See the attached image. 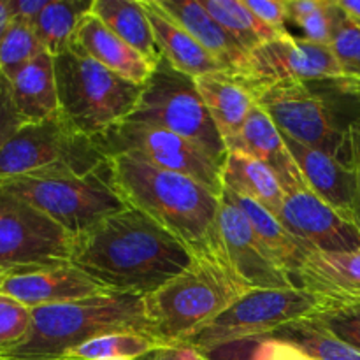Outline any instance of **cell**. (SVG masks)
<instances>
[{
    "mask_svg": "<svg viewBox=\"0 0 360 360\" xmlns=\"http://www.w3.org/2000/svg\"><path fill=\"white\" fill-rule=\"evenodd\" d=\"M294 285L333 304L336 311L360 308V250L323 252L306 246Z\"/></svg>",
    "mask_w": 360,
    "mask_h": 360,
    "instance_id": "17",
    "label": "cell"
},
{
    "mask_svg": "<svg viewBox=\"0 0 360 360\" xmlns=\"http://www.w3.org/2000/svg\"><path fill=\"white\" fill-rule=\"evenodd\" d=\"M97 143L105 157L118 153L136 155L157 167L195 179L217 197L224 193L221 165L202 148L178 134L144 123L123 122Z\"/></svg>",
    "mask_w": 360,
    "mask_h": 360,
    "instance_id": "12",
    "label": "cell"
},
{
    "mask_svg": "<svg viewBox=\"0 0 360 360\" xmlns=\"http://www.w3.org/2000/svg\"><path fill=\"white\" fill-rule=\"evenodd\" d=\"M0 192L42 211L72 238L127 207L109 181L108 162L84 174L69 169H46L0 179Z\"/></svg>",
    "mask_w": 360,
    "mask_h": 360,
    "instance_id": "6",
    "label": "cell"
},
{
    "mask_svg": "<svg viewBox=\"0 0 360 360\" xmlns=\"http://www.w3.org/2000/svg\"><path fill=\"white\" fill-rule=\"evenodd\" d=\"M146 9L148 20L153 28L155 42L162 56L179 72L190 77H199L204 74L220 72L225 69L172 18H169L155 0H141Z\"/></svg>",
    "mask_w": 360,
    "mask_h": 360,
    "instance_id": "22",
    "label": "cell"
},
{
    "mask_svg": "<svg viewBox=\"0 0 360 360\" xmlns=\"http://www.w3.org/2000/svg\"><path fill=\"white\" fill-rule=\"evenodd\" d=\"M248 9L276 34L287 35V0H245Z\"/></svg>",
    "mask_w": 360,
    "mask_h": 360,
    "instance_id": "39",
    "label": "cell"
},
{
    "mask_svg": "<svg viewBox=\"0 0 360 360\" xmlns=\"http://www.w3.org/2000/svg\"><path fill=\"white\" fill-rule=\"evenodd\" d=\"M42 51L46 49L35 35L34 27L25 21L13 20L9 30L0 41V74L11 81Z\"/></svg>",
    "mask_w": 360,
    "mask_h": 360,
    "instance_id": "33",
    "label": "cell"
},
{
    "mask_svg": "<svg viewBox=\"0 0 360 360\" xmlns=\"http://www.w3.org/2000/svg\"><path fill=\"white\" fill-rule=\"evenodd\" d=\"M91 13L123 42L157 67L162 53L155 42L153 28L143 2L136 0H94Z\"/></svg>",
    "mask_w": 360,
    "mask_h": 360,
    "instance_id": "26",
    "label": "cell"
},
{
    "mask_svg": "<svg viewBox=\"0 0 360 360\" xmlns=\"http://www.w3.org/2000/svg\"><path fill=\"white\" fill-rule=\"evenodd\" d=\"M278 178L283 190L278 220L294 238L323 252L360 250L357 227L309 188L297 164Z\"/></svg>",
    "mask_w": 360,
    "mask_h": 360,
    "instance_id": "13",
    "label": "cell"
},
{
    "mask_svg": "<svg viewBox=\"0 0 360 360\" xmlns=\"http://www.w3.org/2000/svg\"><path fill=\"white\" fill-rule=\"evenodd\" d=\"M101 292L105 288L70 262L7 273L0 280V294L28 309L77 301Z\"/></svg>",
    "mask_w": 360,
    "mask_h": 360,
    "instance_id": "16",
    "label": "cell"
},
{
    "mask_svg": "<svg viewBox=\"0 0 360 360\" xmlns=\"http://www.w3.org/2000/svg\"><path fill=\"white\" fill-rule=\"evenodd\" d=\"M347 162L354 174V225L360 234V116L347 125Z\"/></svg>",
    "mask_w": 360,
    "mask_h": 360,
    "instance_id": "38",
    "label": "cell"
},
{
    "mask_svg": "<svg viewBox=\"0 0 360 360\" xmlns=\"http://www.w3.org/2000/svg\"><path fill=\"white\" fill-rule=\"evenodd\" d=\"M74 238L30 204L0 192V267L4 273L69 264Z\"/></svg>",
    "mask_w": 360,
    "mask_h": 360,
    "instance_id": "11",
    "label": "cell"
},
{
    "mask_svg": "<svg viewBox=\"0 0 360 360\" xmlns=\"http://www.w3.org/2000/svg\"><path fill=\"white\" fill-rule=\"evenodd\" d=\"M111 333L153 336L143 295L105 290L77 301L34 308L30 330L4 359L60 360L72 348Z\"/></svg>",
    "mask_w": 360,
    "mask_h": 360,
    "instance_id": "4",
    "label": "cell"
},
{
    "mask_svg": "<svg viewBox=\"0 0 360 360\" xmlns=\"http://www.w3.org/2000/svg\"><path fill=\"white\" fill-rule=\"evenodd\" d=\"M60 360H67V359H60Z\"/></svg>",
    "mask_w": 360,
    "mask_h": 360,
    "instance_id": "48",
    "label": "cell"
},
{
    "mask_svg": "<svg viewBox=\"0 0 360 360\" xmlns=\"http://www.w3.org/2000/svg\"><path fill=\"white\" fill-rule=\"evenodd\" d=\"M91 4L83 0H49L34 23L35 35L49 55L56 56L69 48L81 18L91 9Z\"/></svg>",
    "mask_w": 360,
    "mask_h": 360,
    "instance_id": "29",
    "label": "cell"
},
{
    "mask_svg": "<svg viewBox=\"0 0 360 360\" xmlns=\"http://www.w3.org/2000/svg\"><path fill=\"white\" fill-rule=\"evenodd\" d=\"M217 236L225 260L248 288L295 287L264 248L245 213L225 193H221L218 207Z\"/></svg>",
    "mask_w": 360,
    "mask_h": 360,
    "instance_id": "15",
    "label": "cell"
},
{
    "mask_svg": "<svg viewBox=\"0 0 360 360\" xmlns=\"http://www.w3.org/2000/svg\"><path fill=\"white\" fill-rule=\"evenodd\" d=\"M250 290L253 288L236 276L221 248L193 255L183 273L144 297L151 334L167 347L188 345Z\"/></svg>",
    "mask_w": 360,
    "mask_h": 360,
    "instance_id": "3",
    "label": "cell"
},
{
    "mask_svg": "<svg viewBox=\"0 0 360 360\" xmlns=\"http://www.w3.org/2000/svg\"><path fill=\"white\" fill-rule=\"evenodd\" d=\"M139 360H202V355L190 345H176V347L158 348Z\"/></svg>",
    "mask_w": 360,
    "mask_h": 360,
    "instance_id": "42",
    "label": "cell"
},
{
    "mask_svg": "<svg viewBox=\"0 0 360 360\" xmlns=\"http://www.w3.org/2000/svg\"><path fill=\"white\" fill-rule=\"evenodd\" d=\"M323 326L360 352V308L340 309L320 316Z\"/></svg>",
    "mask_w": 360,
    "mask_h": 360,
    "instance_id": "37",
    "label": "cell"
},
{
    "mask_svg": "<svg viewBox=\"0 0 360 360\" xmlns=\"http://www.w3.org/2000/svg\"><path fill=\"white\" fill-rule=\"evenodd\" d=\"M158 7L185 28L218 63L225 72L239 76L248 55L239 48L229 32L211 16L200 0H155Z\"/></svg>",
    "mask_w": 360,
    "mask_h": 360,
    "instance_id": "19",
    "label": "cell"
},
{
    "mask_svg": "<svg viewBox=\"0 0 360 360\" xmlns=\"http://www.w3.org/2000/svg\"><path fill=\"white\" fill-rule=\"evenodd\" d=\"M157 338L143 333H111L94 338L65 354L67 360H111L129 359L139 360L151 352L164 348Z\"/></svg>",
    "mask_w": 360,
    "mask_h": 360,
    "instance_id": "31",
    "label": "cell"
},
{
    "mask_svg": "<svg viewBox=\"0 0 360 360\" xmlns=\"http://www.w3.org/2000/svg\"><path fill=\"white\" fill-rule=\"evenodd\" d=\"M0 360H7V359H4V357H0Z\"/></svg>",
    "mask_w": 360,
    "mask_h": 360,
    "instance_id": "47",
    "label": "cell"
},
{
    "mask_svg": "<svg viewBox=\"0 0 360 360\" xmlns=\"http://www.w3.org/2000/svg\"><path fill=\"white\" fill-rule=\"evenodd\" d=\"M53 60L60 115L77 134L101 141L129 120L143 86L105 69L74 42Z\"/></svg>",
    "mask_w": 360,
    "mask_h": 360,
    "instance_id": "5",
    "label": "cell"
},
{
    "mask_svg": "<svg viewBox=\"0 0 360 360\" xmlns=\"http://www.w3.org/2000/svg\"><path fill=\"white\" fill-rule=\"evenodd\" d=\"M329 48L333 49L347 77L350 95L360 101V27L343 13L338 0L334 7L333 37Z\"/></svg>",
    "mask_w": 360,
    "mask_h": 360,
    "instance_id": "32",
    "label": "cell"
},
{
    "mask_svg": "<svg viewBox=\"0 0 360 360\" xmlns=\"http://www.w3.org/2000/svg\"><path fill=\"white\" fill-rule=\"evenodd\" d=\"M285 143L309 188L354 224V174L348 162L287 137Z\"/></svg>",
    "mask_w": 360,
    "mask_h": 360,
    "instance_id": "18",
    "label": "cell"
},
{
    "mask_svg": "<svg viewBox=\"0 0 360 360\" xmlns=\"http://www.w3.org/2000/svg\"><path fill=\"white\" fill-rule=\"evenodd\" d=\"M246 86L283 137L334 157L343 158L341 155L347 153V129L338 125L326 98L306 81L283 79Z\"/></svg>",
    "mask_w": 360,
    "mask_h": 360,
    "instance_id": "10",
    "label": "cell"
},
{
    "mask_svg": "<svg viewBox=\"0 0 360 360\" xmlns=\"http://www.w3.org/2000/svg\"><path fill=\"white\" fill-rule=\"evenodd\" d=\"M333 311V304L302 288H253L188 345L207 357L221 348L264 340L285 327Z\"/></svg>",
    "mask_w": 360,
    "mask_h": 360,
    "instance_id": "7",
    "label": "cell"
},
{
    "mask_svg": "<svg viewBox=\"0 0 360 360\" xmlns=\"http://www.w3.org/2000/svg\"><path fill=\"white\" fill-rule=\"evenodd\" d=\"M315 360H360V352L327 329L320 319L304 320L273 334Z\"/></svg>",
    "mask_w": 360,
    "mask_h": 360,
    "instance_id": "30",
    "label": "cell"
},
{
    "mask_svg": "<svg viewBox=\"0 0 360 360\" xmlns=\"http://www.w3.org/2000/svg\"><path fill=\"white\" fill-rule=\"evenodd\" d=\"M343 13L360 27V0H338Z\"/></svg>",
    "mask_w": 360,
    "mask_h": 360,
    "instance_id": "43",
    "label": "cell"
},
{
    "mask_svg": "<svg viewBox=\"0 0 360 360\" xmlns=\"http://www.w3.org/2000/svg\"><path fill=\"white\" fill-rule=\"evenodd\" d=\"M246 84L274 83L283 79L329 81L334 88L350 95V86L329 46L287 34L266 42L246 60L239 74Z\"/></svg>",
    "mask_w": 360,
    "mask_h": 360,
    "instance_id": "14",
    "label": "cell"
},
{
    "mask_svg": "<svg viewBox=\"0 0 360 360\" xmlns=\"http://www.w3.org/2000/svg\"><path fill=\"white\" fill-rule=\"evenodd\" d=\"M74 44L79 46L86 55L97 60L101 65L111 72L144 86L150 79L155 65H151L143 55L123 42L118 35L112 34L91 9L81 18L72 37Z\"/></svg>",
    "mask_w": 360,
    "mask_h": 360,
    "instance_id": "20",
    "label": "cell"
},
{
    "mask_svg": "<svg viewBox=\"0 0 360 360\" xmlns=\"http://www.w3.org/2000/svg\"><path fill=\"white\" fill-rule=\"evenodd\" d=\"M13 101L25 123H37L60 112L55 60L48 51L35 56L11 79Z\"/></svg>",
    "mask_w": 360,
    "mask_h": 360,
    "instance_id": "23",
    "label": "cell"
},
{
    "mask_svg": "<svg viewBox=\"0 0 360 360\" xmlns=\"http://www.w3.org/2000/svg\"><path fill=\"white\" fill-rule=\"evenodd\" d=\"M202 360H206V359H204V357H202Z\"/></svg>",
    "mask_w": 360,
    "mask_h": 360,
    "instance_id": "49",
    "label": "cell"
},
{
    "mask_svg": "<svg viewBox=\"0 0 360 360\" xmlns=\"http://www.w3.org/2000/svg\"><path fill=\"white\" fill-rule=\"evenodd\" d=\"M13 13H11V7L7 0H0V41L6 35V32L9 30L11 23H13Z\"/></svg>",
    "mask_w": 360,
    "mask_h": 360,
    "instance_id": "44",
    "label": "cell"
},
{
    "mask_svg": "<svg viewBox=\"0 0 360 360\" xmlns=\"http://www.w3.org/2000/svg\"><path fill=\"white\" fill-rule=\"evenodd\" d=\"M7 2H9L14 20L25 21V23H30L34 27L35 20L44 11L49 0H7Z\"/></svg>",
    "mask_w": 360,
    "mask_h": 360,
    "instance_id": "41",
    "label": "cell"
},
{
    "mask_svg": "<svg viewBox=\"0 0 360 360\" xmlns=\"http://www.w3.org/2000/svg\"><path fill=\"white\" fill-rule=\"evenodd\" d=\"M32 309L0 294V357L16 348L30 330Z\"/></svg>",
    "mask_w": 360,
    "mask_h": 360,
    "instance_id": "34",
    "label": "cell"
},
{
    "mask_svg": "<svg viewBox=\"0 0 360 360\" xmlns=\"http://www.w3.org/2000/svg\"><path fill=\"white\" fill-rule=\"evenodd\" d=\"M224 188L248 197L278 217L283 204V190L276 172L259 158L241 150H229L221 167Z\"/></svg>",
    "mask_w": 360,
    "mask_h": 360,
    "instance_id": "24",
    "label": "cell"
},
{
    "mask_svg": "<svg viewBox=\"0 0 360 360\" xmlns=\"http://www.w3.org/2000/svg\"><path fill=\"white\" fill-rule=\"evenodd\" d=\"M229 150H241L269 165L278 176L295 164L288 151L285 137L266 111L255 102L243 125L241 134ZM227 150V151H229Z\"/></svg>",
    "mask_w": 360,
    "mask_h": 360,
    "instance_id": "27",
    "label": "cell"
},
{
    "mask_svg": "<svg viewBox=\"0 0 360 360\" xmlns=\"http://www.w3.org/2000/svg\"><path fill=\"white\" fill-rule=\"evenodd\" d=\"M108 174L127 206L146 214L192 255L220 250L217 217L221 197L206 186L129 153L108 157Z\"/></svg>",
    "mask_w": 360,
    "mask_h": 360,
    "instance_id": "2",
    "label": "cell"
},
{
    "mask_svg": "<svg viewBox=\"0 0 360 360\" xmlns=\"http://www.w3.org/2000/svg\"><path fill=\"white\" fill-rule=\"evenodd\" d=\"M111 360H129V359H111Z\"/></svg>",
    "mask_w": 360,
    "mask_h": 360,
    "instance_id": "46",
    "label": "cell"
},
{
    "mask_svg": "<svg viewBox=\"0 0 360 360\" xmlns=\"http://www.w3.org/2000/svg\"><path fill=\"white\" fill-rule=\"evenodd\" d=\"M25 125L13 101L11 81L0 74V146Z\"/></svg>",
    "mask_w": 360,
    "mask_h": 360,
    "instance_id": "40",
    "label": "cell"
},
{
    "mask_svg": "<svg viewBox=\"0 0 360 360\" xmlns=\"http://www.w3.org/2000/svg\"><path fill=\"white\" fill-rule=\"evenodd\" d=\"M334 7H336V0H322V4L313 13L299 18L297 21H294V25L301 28L304 39L316 44L329 46L330 37H333Z\"/></svg>",
    "mask_w": 360,
    "mask_h": 360,
    "instance_id": "36",
    "label": "cell"
},
{
    "mask_svg": "<svg viewBox=\"0 0 360 360\" xmlns=\"http://www.w3.org/2000/svg\"><path fill=\"white\" fill-rule=\"evenodd\" d=\"M192 259L185 245L127 206L74 238L70 264L105 290L146 297L183 273Z\"/></svg>",
    "mask_w": 360,
    "mask_h": 360,
    "instance_id": "1",
    "label": "cell"
},
{
    "mask_svg": "<svg viewBox=\"0 0 360 360\" xmlns=\"http://www.w3.org/2000/svg\"><path fill=\"white\" fill-rule=\"evenodd\" d=\"M195 86L229 150L255 105L253 94L245 81L224 70L195 77Z\"/></svg>",
    "mask_w": 360,
    "mask_h": 360,
    "instance_id": "21",
    "label": "cell"
},
{
    "mask_svg": "<svg viewBox=\"0 0 360 360\" xmlns=\"http://www.w3.org/2000/svg\"><path fill=\"white\" fill-rule=\"evenodd\" d=\"M4 276H6V273H4V269H2V267H0V280H2Z\"/></svg>",
    "mask_w": 360,
    "mask_h": 360,
    "instance_id": "45",
    "label": "cell"
},
{
    "mask_svg": "<svg viewBox=\"0 0 360 360\" xmlns=\"http://www.w3.org/2000/svg\"><path fill=\"white\" fill-rule=\"evenodd\" d=\"M108 157L97 141L77 134L63 116L25 123L0 146V179L16 178L46 169L84 172L104 167Z\"/></svg>",
    "mask_w": 360,
    "mask_h": 360,
    "instance_id": "9",
    "label": "cell"
},
{
    "mask_svg": "<svg viewBox=\"0 0 360 360\" xmlns=\"http://www.w3.org/2000/svg\"><path fill=\"white\" fill-rule=\"evenodd\" d=\"M224 193L245 213L250 225H252L253 232L260 239V243L267 250V253L273 257L274 262L294 281L295 274H297L299 267H301L302 259H304V252L308 245H304L297 238H294L281 225L278 217H274L269 210L260 206L259 202L248 199V197L238 195V193L231 192L227 188H224Z\"/></svg>",
    "mask_w": 360,
    "mask_h": 360,
    "instance_id": "25",
    "label": "cell"
},
{
    "mask_svg": "<svg viewBox=\"0 0 360 360\" xmlns=\"http://www.w3.org/2000/svg\"><path fill=\"white\" fill-rule=\"evenodd\" d=\"M248 352L246 354H213L204 357L206 360H315L299 350L288 341L280 340V338H264V340L248 341Z\"/></svg>",
    "mask_w": 360,
    "mask_h": 360,
    "instance_id": "35",
    "label": "cell"
},
{
    "mask_svg": "<svg viewBox=\"0 0 360 360\" xmlns=\"http://www.w3.org/2000/svg\"><path fill=\"white\" fill-rule=\"evenodd\" d=\"M200 2L246 55L266 42L281 37L248 9L245 0H200Z\"/></svg>",
    "mask_w": 360,
    "mask_h": 360,
    "instance_id": "28",
    "label": "cell"
},
{
    "mask_svg": "<svg viewBox=\"0 0 360 360\" xmlns=\"http://www.w3.org/2000/svg\"><path fill=\"white\" fill-rule=\"evenodd\" d=\"M125 122L169 130L202 148L224 167L227 146L211 120L195 79L176 70L162 56L143 86L139 102Z\"/></svg>",
    "mask_w": 360,
    "mask_h": 360,
    "instance_id": "8",
    "label": "cell"
}]
</instances>
